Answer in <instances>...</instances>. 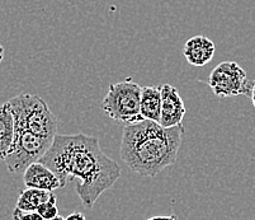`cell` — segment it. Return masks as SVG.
Wrapping results in <instances>:
<instances>
[{"label":"cell","instance_id":"6da1fadb","mask_svg":"<svg viewBox=\"0 0 255 220\" xmlns=\"http://www.w3.org/2000/svg\"><path fill=\"white\" fill-rule=\"evenodd\" d=\"M59 177L61 189L76 180L83 206L92 209L101 195L121 177V167L102 150L99 140L85 134H56L41 161Z\"/></svg>","mask_w":255,"mask_h":220},{"label":"cell","instance_id":"7a4b0ae2","mask_svg":"<svg viewBox=\"0 0 255 220\" xmlns=\"http://www.w3.org/2000/svg\"><path fill=\"white\" fill-rule=\"evenodd\" d=\"M184 136L182 124L164 127L159 122L142 120L125 126L120 155L132 172L142 177H156L177 162Z\"/></svg>","mask_w":255,"mask_h":220},{"label":"cell","instance_id":"3957f363","mask_svg":"<svg viewBox=\"0 0 255 220\" xmlns=\"http://www.w3.org/2000/svg\"><path fill=\"white\" fill-rule=\"evenodd\" d=\"M14 117V129L31 131L52 139L57 131V120L48 105L37 94H18L6 101Z\"/></svg>","mask_w":255,"mask_h":220},{"label":"cell","instance_id":"277c9868","mask_svg":"<svg viewBox=\"0 0 255 220\" xmlns=\"http://www.w3.org/2000/svg\"><path fill=\"white\" fill-rule=\"evenodd\" d=\"M141 89L142 87L127 78L120 83L110 85L108 93L104 96L102 108L116 122L125 126L142 121L141 115Z\"/></svg>","mask_w":255,"mask_h":220},{"label":"cell","instance_id":"5b68a950","mask_svg":"<svg viewBox=\"0 0 255 220\" xmlns=\"http://www.w3.org/2000/svg\"><path fill=\"white\" fill-rule=\"evenodd\" d=\"M52 139L38 136L31 131L15 129L11 149L4 159L6 168L13 175L24 173L31 164L41 161L52 144Z\"/></svg>","mask_w":255,"mask_h":220},{"label":"cell","instance_id":"8992f818","mask_svg":"<svg viewBox=\"0 0 255 220\" xmlns=\"http://www.w3.org/2000/svg\"><path fill=\"white\" fill-rule=\"evenodd\" d=\"M208 85L219 98L249 96L252 80L245 70L235 61H224L213 69L208 78Z\"/></svg>","mask_w":255,"mask_h":220},{"label":"cell","instance_id":"52a82bcc","mask_svg":"<svg viewBox=\"0 0 255 220\" xmlns=\"http://www.w3.org/2000/svg\"><path fill=\"white\" fill-rule=\"evenodd\" d=\"M161 90V116L159 124L164 127H174L182 124L187 108L175 87L170 84L160 85Z\"/></svg>","mask_w":255,"mask_h":220},{"label":"cell","instance_id":"ba28073f","mask_svg":"<svg viewBox=\"0 0 255 220\" xmlns=\"http://www.w3.org/2000/svg\"><path fill=\"white\" fill-rule=\"evenodd\" d=\"M23 184L27 189H37L50 192L61 189L59 177L42 162H36L24 171Z\"/></svg>","mask_w":255,"mask_h":220},{"label":"cell","instance_id":"9c48e42d","mask_svg":"<svg viewBox=\"0 0 255 220\" xmlns=\"http://www.w3.org/2000/svg\"><path fill=\"white\" fill-rule=\"evenodd\" d=\"M216 45L206 36H193L184 43L183 54L191 65L202 68L213 59Z\"/></svg>","mask_w":255,"mask_h":220},{"label":"cell","instance_id":"30bf717a","mask_svg":"<svg viewBox=\"0 0 255 220\" xmlns=\"http://www.w3.org/2000/svg\"><path fill=\"white\" fill-rule=\"evenodd\" d=\"M14 135V117L5 102L0 106V159L1 161H4L10 152Z\"/></svg>","mask_w":255,"mask_h":220},{"label":"cell","instance_id":"8fae6325","mask_svg":"<svg viewBox=\"0 0 255 220\" xmlns=\"http://www.w3.org/2000/svg\"><path fill=\"white\" fill-rule=\"evenodd\" d=\"M141 115L143 120L159 122L161 116V90L160 87H142L141 89Z\"/></svg>","mask_w":255,"mask_h":220},{"label":"cell","instance_id":"7c38bea8","mask_svg":"<svg viewBox=\"0 0 255 220\" xmlns=\"http://www.w3.org/2000/svg\"><path fill=\"white\" fill-rule=\"evenodd\" d=\"M55 194L37 189H25L19 194L15 208L23 212H37L39 206L53 198Z\"/></svg>","mask_w":255,"mask_h":220},{"label":"cell","instance_id":"4fadbf2b","mask_svg":"<svg viewBox=\"0 0 255 220\" xmlns=\"http://www.w3.org/2000/svg\"><path fill=\"white\" fill-rule=\"evenodd\" d=\"M37 213H38L45 220H51L53 219V218L59 217V208H57L56 195L39 206L38 209H37Z\"/></svg>","mask_w":255,"mask_h":220},{"label":"cell","instance_id":"5bb4252c","mask_svg":"<svg viewBox=\"0 0 255 220\" xmlns=\"http://www.w3.org/2000/svg\"><path fill=\"white\" fill-rule=\"evenodd\" d=\"M13 219L14 220H45L37 212H23L15 208L13 212Z\"/></svg>","mask_w":255,"mask_h":220},{"label":"cell","instance_id":"9a60e30c","mask_svg":"<svg viewBox=\"0 0 255 220\" xmlns=\"http://www.w3.org/2000/svg\"><path fill=\"white\" fill-rule=\"evenodd\" d=\"M65 220H87L82 213H73L69 215L68 218H65Z\"/></svg>","mask_w":255,"mask_h":220},{"label":"cell","instance_id":"2e32d148","mask_svg":"<svg viewBox=\"0 0 255 220\" xmlns=\"http://www.w3.org/2000/svg\"><path fill=\"white\" fill-rule=\"evenodd\" d=\"M147 220H178L175 215H164V217H152Z\"/></svg>","mask_w":255,"mask_h":220},{"label":"cell","instance_id":"e0dca14e","mask_svg":"<svg viewBox=\"0 0 255 220\" xmlns=\"http://www.w3.org/2000/svg\"><path fill=\"white\" fill-rule=\"evenodd\" d=\"M249 97L252 98L253 105H254V107H255V80H252V87H250Z\"/></svg>","mask_w":255,"mask_h":220},{"label":"cell","instance_id":"ac0fdd59","mask_svg":"<svg viewBox=\"0 0 255 220\" xmlns=\"http://www.w3.org/2000/svg\"><path fill=\"white\" fill-rule=\"evenodd\" d=\"M4 60V47L3 45L0 43V64H1V61Z\"/></svg>","mask_w":255,"mask_h":220},{"label":"cell","instance_id":"d6986e66","mask_svg":"<svg viewBox=\"0 0 255 220\" xmlns=\"http://www.w3.org/2000/svg\"><path fill=\"white\" fill-rule=\"evenodd\" d=\"M51 220H65V218H62V217H56V218H53V219H51Z\"/></svg>","mask_w":255,"mask_h":220}]
</instances>
